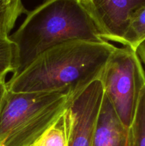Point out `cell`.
<instances>
[{
  "instance_id": "1",
  "label": "cell",
  "mask_w": 145,
  "mask_h": 146,
  "mask_svg": "<svg viewBox=\"0 0 145 146\" xmlns=\"http://www.w3.org/2000/svg\"><path fill=\"white\" fill-rule=\"evenodd\" d=\"M117 47L107 41L72 40L40 54L25 69L7 81L15 93L59 92L74 97L100 80Z\"/></svg>"
},
{
  "instance_id": "2",
  "label": "cell",
  "mask_w": 145,
  "mask_h": 146,
  "mask_svg": "<svg viewBox=\"0 0 145 146\" xmlns=\"http://www.w3.org/2000/svg\"><path fill=\"white\" fill-rule=\"evenodd\" d=\"M15 44V76L52 47L72 40L105 41L80 0H48L29 11L9 36Z\"/></svg>"
},
{
  "instance_id": "3",
  "label": "cell",
  "mask_w": 145,
  "mask_h": 146,
  "mask_svg": "<svg viewBox=\"0 0 145 146\" xmlns=\"http://www.w3.org/2000/svg\"><path fill=\"white\" fill-rule=\"evenodd\" d=\"M73 98L64 93L7 90L0 111V146H33L58 121Z\"/></svg>"
},
{
  "instance_id": "4",
  "label": "cell",
  "mask_w": 145,
  "mask_h": 146,
  "mask_svg": "<svg viewBox=\"0 0 145 146\" xmlns=\"http://www.w3.org/2000/svg\"><path fill=\"white\" fill-rule=\"evenodd\" d=\"M100 80L118 118L130 128L145 87V70L136 51L129 46L117 47Z\"/></svg>"
},
{
  "instance_id": "5",
  "label": "cell",
  "mask_w": 145,
  "mask_h": 146,
  "mask_svg": "<svg viewBox=\"0 0 145 146\" xmlns=\"http://www.w3.org/2000/svg\"><path fill=\"white\" fill-rule=\"evenodd\" d=\"M103 98V86L97 80L71 101L62 115L67 146H92Z\"/></svg>"
},
{
  "instance_id": "6",
  "label": "cell",
  "mask_w": 145,
  "mask_h": 146,
  "mask_svg": "<svg viewBox=\"0 0 145 146\" xmlns=\"http://www.w3.org/2000/svg\"><path fill=\"white\" fill-rule=\"evenodd\" d=\"M103 41L122 44L134 11L145 0H80Z\"/></svg>"
},
{
  "instance_id": "7",
  "label": "cell",
  "mask_w": 145,
  "mask_h": 146,
  "mask_svg": "<svg viewBox=\"0 0 145 146\" xmlns=\"http://www.w3.org/2000/svg\"><path fill=\"white\" fill-rule=\"evenodd\" d=\"M92 146H130L129 128L121 122L105 94Z\"/></svg>"
},
{
  "instance_id": "8",
  "label": "cell",
  "mask_w": 145,
  "mask_h": 146,
  "mask_svg": "<svg viewBox=\"0 0 145 146\" xmlns=\"http://www.w3.org/2000/svg\"><path fill=\"white\" fill-rule=\"evenodd\" d=\"M28 11L20 0H0V37H9L18 18Z\"/></svg>"
},
{
  "instance_id": "9",
  "label": "cell",
  "mask_w": 145,
  "mask_h": 146,
  "mask_svg": "<svg viewBox=\"0 0 145 146\" xmlns=\"http://www.w3.org/2000/svg\"><path fill=\"white\" fill-rule=\"evenodd\" d=\"M145 40V4L134 11L122 45L136 51Z\"/></svg>"
},
{
  "instance_id": "10",
  "label": "cell",
  "mask_w": 145,
  "mask_h": 146,
  "mask_svg": "<svg viewBox=\"0 0 145 146\" xmlns=\"http://www.w3.org/2000/svg\"><path fill=\"white\" fill-rule=\"evenodd\" d=\"M130 146H145V87L142 90L133 123L129 128Z\"/></svg>"
},
{
  "instance_id": "11",
  "label": "cell",
  "mask_w": 145,
  "mask_h": 146,
  "mask_svg": "<svg viewBox=\"0 0 145 146\" xmlns=\"http://www.w3.org/2000/svg\"><path fill=\"white\" fill-rule=\"evenodd\" d=\"M16 46L9 37H0V80L6 81L9 73L15 71Z\"/></svg>"
},
{
  "instance_id": "12",
  "label": "cell",
  "mask_w": 145,
  "mask_h": 146,
  "mask_svg": "<svg viewBox=\"0 0 145 146\" xmlns=\"http://www.w3.org/2000/svg\"><path fill=\"white\" fill-rule=\"evenodd\" d=\"M62 115L33 146H67Z\"/></svg>"
},
{
  "instance_id": "13",
  "label": "cell",
  "mask_w": 145,
  "mask_h": 146,
  "mask_svg": "<svg viewBox=\"0 0 145 146\" xmlns=\"http://www.w3.org/2000/svg\"><path fill=\"white\" fill-rule=\"evenodd\" d=\"M136 52L145 69V40L137 47Z\"/></svg>"
},
{
  "instance_id": "14",
  "label": "cell",
  "mask_w": 145,
  "mask_h": 146,
  "mask_svg": "<svg viewBox=\"0 0 145 146\" xmlns=\"http://www.w3.org/2000/svg\"><path fill=\"white\" fill-rule=\"evenodd\" d=\"M7 93V81L4 80H0V111L2 106L3 102Z\"/></svg>"
}]
</instances>
